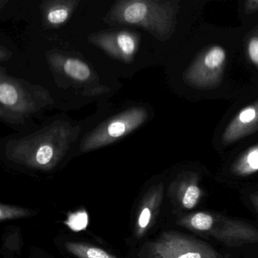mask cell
Listing matches in <instances>:
<instances>
[{
    "label": "cell",
    "instance_id": "1",
    "mask_svg": "<svg viewBox=\"0 0 258 258\" xmlns=\"http://www.w3.org/2000/svg\"><path fill=\"white\" fill-rule=\"evenodd\" d=\"M178 8L175 1H123L114 6L106 19L142 27L156 38L166 40L174 31Z\"/></svg>",
    "mask_w": 258,
    "mask_h": 258
},
{
    "label": "cell",
    "instance_id": "2",
    "mask_svg": "<svg viewBox=\"0 0 258 258\" xmlns=\"http://www.w3.org/2000/svg\"><path fill=\"white\" fill-rule=\"evenodd\" d=\"M64 128V126L49 128L30 140L16 143L9 149L7 156L11 161L29 168L52 170L62 159L69 149L68 137L61 139L60 137L54 140L67 129L66 128L61 131Z\"/></svg>",
    "mask_w": 258,
    "mask_h": 258
},
{
    "label": "cell",
    "instance_id": "3",
    "mask_svg": "<svg viewBox=\"0 0 258 258\" xmlns=\"http://www.w3.org/2000/svg\"><path fill=\"white\" fill-rule=\"evenodd\" d=\"M226 61L227 53L223 46L215 44L207 46L184 72V81L197 90H213L223 81Z\"/></svg>",
    "mask_w": 258,
    "mask_h": 258
},
{
    "label": "cell",
    "instance_id": "4",
    "mask_svg": "<svg viewBox=\"0 0 258 258\" xmlns=\"http://www.w3.org/2000/svg\"><path fill=\"white\" fill-rule=\"evenodd\" d=\"M147 245L159 258H224L211 244L175 231L163 232Z\"/></svg>",
    "mask_w": 258,
    "mask_h": 258
},
{
    "label": "cell",
    "instance_id": "5",
    "mask_svg": "<svg viewBox=\"0 0 258 258\" xmlns=\"http://www.w3.org/2000/svg\"><path fill=\"white\" fill-rule=\"evenodd\" d=\"M147 117V111L143 108L123 111L89 134L81 143V151L90 152L114 143L141 126Z\"/></svg>",
    "mask_w": 258,
    "mask_h": 258
},
{
    "label": "cell",
    "instance_id": "6",
    "mask_svg": "<svg viewBox=\"0 0 258 258\" xmlns=\"http://www.w3.org/2000/svg\"><path fill=\"white\" fill-rule=\"evenodd\" d=\"M208 234L229 246L258 241V230L241 221L214 215V222Z\"/></svg>",
    "mask_w": 258,
    "mask_h": 258
},
{
    "label": "cell",
    "instance_id": "7",
    "mask_svg": "<svg viewBox=\"0 0 258 258\" xmlns=\"http://www.w3.org/2000/svg\"><path fill=\"white\" fill-rule=\"evenodd\" d=\"M93 43L122 61H131L139 46V37L127 31L101 33L92 37Z\"/></svg>",
    "mask_w": 258,
    "mask_h": 258
},
{
    "label": "cell",
    "instance_id": "8",
    "mask_svg": "<svg viewBox=\"0 0 258 258\" xmlns=\"http://www.w3.org/2000/svg\"><path fill=\"white\" fill-rule=\"evenodd\" d=\"M164 196V185L157 184L150 187L142 199L137 211L134 235L141 238L152 227L159 213Z\"/></svg>",
    "mask_w": 258,
    "mask_h": 258
},
{
    "label": "cell",
    "instance_id": "9",
    "mask_svg": "<svg viewBox=\"0 0 258 258\" xmlns=\"http://www.w3.org/2000/svg\"><path fill=\"white\" fill-rule=\"evenodd\" d=\"M257 130L258 100L238 111L223 131L222 143L224 146H229Z\"/></svg>",
    "mask_w": 258,
    "mask_h": 258
},
{
    "label": "cell",
    "instance_id": "10",
    "mask_svg": "<svg viewBox=\"0 0 258 258\" xmlns=\"http://www.w3.org/2000/svg\"><path fill=\"white\" fill-rule=\"evenodd\" d=\"M232 171L239 176H247L258 171V144L247 149L235 161Z\"/></svg>",
    "mask_w": 258,
    "mask_h": 258
},
{
    "label": "cell",
    "instance_id": "11",
    "mask_svg": "<svg viewBox=\"0 0 258 258\" xmlns=\"http://www.w3.org/2000/svg\"><path fill=\"white\" fill-rule=\"evenodd\" d=\"M64 247L78 258H117L104 249L88 243L67 241Z\"/></svg>",
    "mask_w": 258,
    "mask_h": 258
},
{
    "label": "cell",
    "instance_id": "12",
    "mask_svg": "<svg viewBox=\"0 0 258 258\" xmlns=\"http://www.w3.org/2000/svg\"><path fill=\"white\" fill-rule=\"evenodd\" d=\"M63 69L68 76L77 81H87L91 75V71L88 66L76 58H68L64 61Z\"/></svg>",
    "mask_w": 258,
    "mask_h": 258
},
{
    "label": "cell",
    "instance_id": "13",
    "mask_svg": "<svg viewBox=\"0 0 258 258\" xmlns=\"http://www.w3.org/2000/svg\"><path fill=\"white\" fill-rule=\"evenodd\" d=\"M214 222V215H211L208 213L199 212L196 213L188 219H183L181 221V223L195 230L208 233L212 228Z\"/></svg>",
    "mask_w": 258,
    "mask_h": 258
},
{
    "label": "cell",
    "instance_id": "14",
    "mask_svg": "<svg viewBox=\"0 0 258 258\" xmlns=\"http://www.w3.org/2000/svg\"><path fill=\"white\" fill-rule=\"evenodd\" d=\"M35 214L36 213L34 211L28 208L5 205L4 203L1 204L0 206V220L2 222L5 220L31 217Z\"/></svg>",
    "mask_w": 258,
    "mask_h": 258
},
{
    "label": "cell",
    "instance_id": "15",
    "mask_svg": "<svg viewBox=\"0 0 258 258\" xmlns=\"http://www.w3.org/2000/svg\"><path fill=\"white\" fill-rule=\"evenodd\" d=\"M72 10V7H68L67 5H63L61 3H58L51 7L47 12L46 19L51 25H61L68 20Z\"/></svg>",
    "mask_w": 258,
    "mask_h": 258
},
{
    "label": "cell",
    "instance_id": "16",
    "mask_svg": "<svg viewBox=\"0 0 258 258\" xmlns=\"http://www.w3.org/2000/svg\"><path fill=\"white\" fill-rule=\"evenodd\" d=\"M201 189L196 184H190L184 190L182 197V206L186 209H192L199 202Z\"/></svg>",
    "mask_w": 258,
    "mask_h": 258
},
{
    "label": "cell",
    "instance_id": "17",
    "mask_svg": "<svg viewBox=\"0 0 258 258\" xmlns=\"http://www.w3.org/2000/svg\"><path fill=\"white\" fill-rule=\"evenodd\" d=\"M66 224L74 231H81L87 228L88 215L84 210L71 214L66 221Z\"/></svg>",
    "mask_w": 258,
    "mask_h": 258
},
{
    "label": "cell",
    "instance_id": "18",
    "mask_svg": "<svg viewBox=\"0 0 258 258\" xmlns=\"http://www.w3.org/2000/svg\"><path fill=\"white\" fill-rule=\"evenodd\" d=\"M246 52L249 61L258 70V28L251 33L247 39Z\"/></svg>",
    "mask_w": 258,
    "mask_h": 258
},
{
    "label": "cell",
    "instance_id": "19",
    "mask_svg": "<svg viewBox=\"0 0 258 258\" xmlns=\"http://www.w3.org/2000/svg\"><path fill=\"white\" fill-rule=\"evenodd\" d=\"M244 10L246 14H253L258 12V0H249L244 2Z\"/></svg>",
    "mask_w": 258,
    "mask_h": 258
},
{
    "label": "cell",
    "instance_id": "20",
    "mask_svg": "<svg viewBox=\"0 0 258 258\" xmlns=\"http://www.w3.org/2000/svg\"><path fill=\"white\" fill-rule=\"evenodd\" d=\"M140 258H159L148 247L147 244L145 246L144 248L142 250V253L140 255Z\"/></svg>",
    "mask_w": 258,
    "mask_h": 258
},
{
    "label": "cell",
    "instance_id": "21",
    "mask_svg": "<svg viewBox=\"0 0 258 258\" xmlns=\"http://www.w3.org/2000/svg\"><path fill=\"white\" fill-rule=\"evenodd\" d=\"M250 200H251L252 204H253L254 208H256V211H258V192L252 194L250 196Z\"/></svg>",
    "mask_w": 258,
    "mask_h": 258
}]
</instances>
